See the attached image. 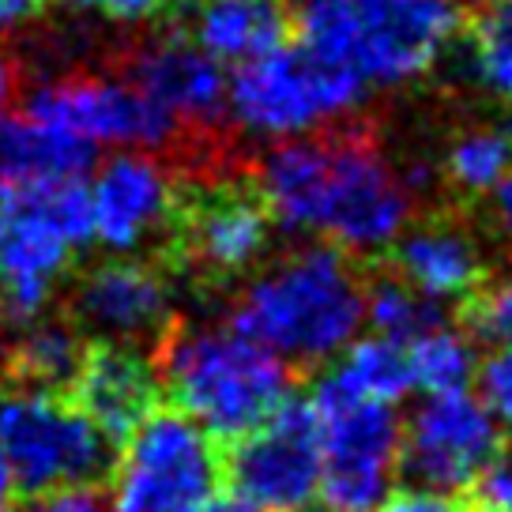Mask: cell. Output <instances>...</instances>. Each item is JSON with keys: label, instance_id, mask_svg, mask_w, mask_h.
<instances>
[{"label": "cell", "instance_id": "1", "mask_svg": "<svg viewBox=\"0 0 512 512\" xmlns=\"http://www.w3.org/2000/svg\"><path fill=\"white\" fill-rule=\"evenodd\" d=\"M366 320V279L343 249L313 245L253 279L230 309V328L283 362H324Z\"/></svg>", "mask_w": 512, "mask_h": 512}, {"label": "cell", "instance_id": "2", "mask_svg": "<svg viewBox=\"0 0 512 512\" xmlns=\"http://www.w3.org/2000/svg\"><path fill=\"white\" fill-rule=\"evenodd\" d=\"M159 388L219 441L256 430L290 396L287 362L234 328L170 324L155 343Z\"/></svg>", "mask_w": 512, "mask_h": 512}, {"label": "cell", "instance_id": "3", "mask_svg": "<svg viewBox=\"0 0 512 512\" xmlns=\"http://www.w3.org/2000/svg\"><path fill=\"white\" fill-rule=\"evenodd\" d=\"M464 0H305L298 46L362 83H403L430 68L464 31Z\"/></svg>", "mask_w": 512, "mask_h": 512}, {"label": "cell", "instance_id": "4", "mask_svg": "<svg viewBox=\"0 0 512 512\" xmlns=\"http://www.w3.org/2000/svg\"><path fill=\"white\" fill-rule=\"evenodd\" d=\"M91 245V204L83 177L38 181L0 200V324H31L80 249Z\"/></svg>", "mask_w": 512, "mask_h": 512}, {"label": "cell", "instance_id": "5", "mask_svg": "<svg viewBox=\"0 0 512 512\" xmlns=\"http://www.w3.org/2000/svg\"><path fill=\"white\" fill-rule=\"evenodd\" d=\"M113 441L64 392H0V460L23 494L87 486L110 475Z\"/></svg>", "mask_w": 512, "mask_h": 512}, {"label": "cell", "instance_id": "6", "mask_svg": "<svg viewBox=\"0 0 512 512\" xmlns=\"http://www.w3.org/2000/svg\"><path fill=\"white\" fill-rule=\"evenodd\" d=\"M272 215L256 181L223 177L204 166L200 177L177 181L174 223L166 234V268L189 272L211 287L230 283L268 253Z\"/></svg>", "mask_w": 512, "mask_h": 512}, {"label": "cell", "instance_id": "7", "mask_svg": "<svg viewBox=\"0 0 512 512\" xmlns=\"http://www.w3.org/2000/svg\"><path fill=\"white\" fill-rule=\"evenodd\" d=\"M27 117L68 136H80L91 147H117V151H151V155H200L189 132L177 117L147 98L136 83L121 72H95V68H64L42 80L27 95Z\"/></svg>", "mask_w": 512, "mask_h": 512}, {"label": "cell", "instance_id": "8", "mask_svg": "<svg viewBox=\"0 0 512 512\" xmlns=\"http://www.w3.org/2000/svg\"><path fill=\"white\" fill-rule=\"evenodd\" d=\"M320 426V486L328 512H377L400 471L403 426L392 403L347 392L328 373L313 388Z\"/></svg>", "mask_w": 512, "mask_h": 512}, {"label": "cell", "instance_id": "9", "mask_svg": "<svg viewBox=\"0 0 512 512\" xmlns=\"http://www.w3.org/2000/svg\"><path fill=\"white\" fill-rule=\"evenodd\" d=\"M223 452L181 411L151 415L117 445L110 464V512H181L219 490Z\"/></svg>", "mask_w": 512, "mask_h": 512}, {"label": "cell", "instance_id": "10", "mask_svg": "<svg viewBox=\"0 0 512 512\" xmlns=\"http://www.w3.org/2000/svg\"><path fill=\"white\" fill-rule=\"evenodd\" d=\"M366 83L351 68L313 57L302 46H279L238 64L226 83V110L245 132L294 136L324 117L351 110Z\"/></svg>", "mask_w": 512, "mask_h": 512}, {"label": "cell", "instance_id": "11", "mask_svg": "<svg viewBox=\"0 0 512 512\" xmlns=\"http://www.w3.org/2000/svg\"><path fill=\"white\" fill-rule=\"evenodd\" d=\"M407 219L411 192L366 132H332L317 234H328L343 253H381L400 238Z\"/></svg>", "mask_w": 512, "mask_h": 512}, {"label": "cell", "instance_id": "12", "mask_svg": "<svg viewBox=\"0 0 512 512\" xmlns=\"http://www.w3.org/2000/svg\"><path fill=\"white\" fill-rule=\"evenodd\" d=\"M113 72H121L147 98H155L170 117H177V125L189 132L204 166H219V136L230 117L223 64L211 61L189 34L170 27L121 49Z\"/></svg>", "mask_w": 512, "mask_h": 512}, {"label": "cell", "instance_id": "13", "mask_svg": "<svg viewBox=\"0 0 512 512\" xmlns=\"http://www.w3.org/2000/svg\"><path fill=\"white\" fill-rule=\"evenodd\" d=\"M223 475L234 494L260 512L305 509L320 486V426L313 400L290 392L272 418L234 441L230 456H223Z\"/></svg>", "mask_w": 512, "mask_h": 512}, {"label": "cell", "instance_id": "14", "mask_svg": "<svg viewBox=\"0 0 512 512\" xmlns=\"http://www.w3.org/2000/svg\"><path fill=\"white\" fill-rule=\"evenodd\" d=\"M501 448L497 418L467 388L433 392L400 437V471L418 490L456 494L490 464Z\"/></svg>", "mask_w": 512, "mask_h": 512}, {"label": "cell", "instance_id": "15", "mask_svg": "<svg viewBox=\"0 0 512 512\" xmlns=\"http://www.w3.org/2000/svg\"><path fill=\"white\" fill-rule=\"evenodd\" d=\"M68 320L83 336L102 343H159L162 332L174 324L170 268L140 256L98 260L72 283Z\"/></svg>", "mask_w": 512, "mask_h": 512}, {"label": "cell", "instance_id": "16", "mask_svg": "<svg viewBox=\"0 0 512 512\" xmlns=\"http://www.w3.org/2000/svg\"><path fill=\"white\" fill-rule=\"evenodd\" d=\"M91 241L113 256L140 253L147 241L170 234L177 177L151 151H117L87 181Z\"/></svg>", "mask_w": 512, "mask_h": 512}, {"label": "cell", "instance_id": "17", "mask_svg": "<svg viewBox=\"0 0 512 512\" xmlns=\"http://www.w3.org/2000/svg\"><path fill=\"white\" fill-rule=\"evenodd\" d=\"M159 396L155 362L128 343L91 339L68 381V400L110 437L113 448L159 407Z\"/></svg>", "mask_w": 512, "mask_h": 512}, {"label": "cell", "instance_id": "18", "mask_svg": "<svg viewBox=\"0 0 512 512\" xmlns=\"http://www.w3.org/2000/svg\"><path fill=\"white\" fill-rule=\"evenodd\" d=\"M170 27L189 34L219 64H245L287 46L294 31L290 0H181Z\"/></svg>", "mask_w": 512, "mask_h": 512}, {"label": "cell", "instance_id": "19", "mask_svg": "<svg viewBox=\"0 0 512 512\" xmlns=\"http://www.w3.org/2000/svg\"><path fill=\"white\" fill-rule=\"evenodd\" d=\"M396 275L433 302H467L486 283L482 256L464 230L433 223L411 230L392 256Z\"/></svg>", "mask_w": 512, "mask_h": 512}, {"label": "cell", "instance_id": "20", "mask_svg": "<svg viewBox=\"0 0 512 512\" xmlns=\"http://www.w3.org/2000/svg\"><path fill=\"white\" fill-rule=\"evenodd\" d=\"M95 162V147L49 128L34 117H8L0 113V200L8 192L57 181V177H83Z\"/></svg>", "mask_w": 512, "mask_h": 512}, {"label": "cell", "instance_id": "21", "mask_svg": "<svg viewBox=\"0 0 512 512\" xmlns=\"http://www.w3.org/2000/svg\"><path fill=\"white\" fill-rule=\"evenodd\" d=\"M87 339L68 317H38L31 324H19L16 339L4 351V366L27 388L61 392L68 388L72 373L80 366Z\"/></svg>", "mask_w": 512, "mask_h": 512}, {"label": "cell", "instance_id": "22", "mask_svg": "<svg viewBox=\"0 0 512 512\" xmlns=\"http://www.w3.org/2000/svg\"><path fill=\"white\" fill-rule=\"evenodd\" d=\"M336 384H343L347 392H358L366 400L396 403L403 400L415 381H411V358H407V343L384 336L358 339L347 358L328 373Z\"/></svg>", "mask_w": 512, "mask_h": 512}, {"label": "cell", "instance_id": "23", "mask_svg": "<svg viewBox=\"0 0 512 512\" xmlns=\"http://www.w3.org/2000/svg\"><path fill=\"white\" fill-rule=\"evenodd\" d=\"M366 320L369 328L384 339L411 343L422 332H430L437 324H445V309L415 287H407L400 275H377L366 287Z\"/></svg>", "mask_w": 512, "mask_h": 512}, {"label": "cell", "instance_id": "24", "mask_svg": "<svg viewBox=\"0 0 512 512\" xmlns=\"http://www.w3.org/2000/svg\"><path fill=\"white\" fill-rule=\"evenodd\" d=\"M467 57L482 87L512 95V0H482L464 19Z\"/></svg>", "mask_w": 512, "mask_h": 512}, {"label": "cell", "instance_id": "25", "mask_svg": "<svg viewBox=\"0 0 512 512\" xmlns=\"http://www.w3.org/2000/svg\"><path fill=\"white\" fill-rule=\"evenodd\" d=\"M407 358H411V381L415 388L426 392H452V388H467L471 373H475V354L460 332H452L445 324H437L430 332L407 343Z\"/></svg>", "mask_w": 512, "mask_h": 512}, {"label": "cell", "instance_id": "26", "mask_svg": "<svg viewBox=\"0 0 512 512\" xmlns=\"http://www.w3.org/2000/svg\"><path fill=\"white\" fill-rule=\"evenodd\" d=\"M512 170V140L494 128L467 132L448 151V181L464 192H490Z\"/></svg>", "mask_w": 512, "mask_h": 512}, {"label": "cell", "instance_id": "27", "mask_svg": "<svg viewBox=\"0 0 512 512\" xmlns=\"http://www.w3.org/2000/svg\"><path fill=\"white\" fill-rule=\"evenodd\" d=\"M464 328L467 336L482 347H512V275L486 279L464 302Z\"/></svg>", "mask_w": 512, "mask_h": 512}, {"label": "cell", "instance_id": "28", "mask_svg": "<svg viewBox=\"0 0 512 512\" xmlns=\"http://www.w3.org/2000/svg\"><path fill=\"white\" fill-rule=\"evenodd\" d=\"M68 12L102 16L117 27H151V23H174L181 0H57Z\"/></svg>", "mask_w": 512, "mask_h": 512}, {"label": "cell", "instance_id": "29", "mask_svg": "<svg viewBox=\"0 0 512 512\" xmlns=\"http://www.w3.org/2000/svg\"><path fill=\"white\" fill-rule=\"evenodd\" d=\"M467 494L479 512H512V448H497L494 460L471 479Z\"/></svg>", "mask_w": 512, "mask_h": 512}, {"label": "cell", "instance_id": "30", "mask_svg": "<svg viewBox=\"0 0 512 512\" xmlns=\"http://www.w3.org/2000/svg\"><path fill=\"white\" fill-rule=\"evenodd\" d=\"M479 388H482V403L490 407V415L512 430V347H497L482 362Z\"/></svg>", "mask_w": 512, "mask_h": 512}, {"label": "cell", "instance_id": "31", "mask_svg": "<svg viewBox=\"0 0 512 512\" xmlns=\"http://www.w3.org/2000/svg\"><path fill=\"white\" fill-rule=\"evenodd\" d=\"M31 512H110V501L98 494L95 482H87V486H61L38 494Z\"/></svg>", "mask_w": 512, "mask_h": 512}, {"label": "cell", "instance_id": "32", "mask_svg": "<svg viewBox=\"0 0 512 512\" xmlns=\"http://www.w3.org/2000/svg\"><path fill=\"white\" fill-rule=\"evenodd\" d=\"M381 512H467L452 494H437V490H403V494H388L377 505Z\"/></svg>", "mask_w": 512, "mask_h": 512}, {"label": "cell", "instance_id": "33", "mask_svg": "<svg viewBox=\"0 0 512 512\" xmlns=\"http://www.w3.org/2000/svg\"><path fill=\"white\" fill-rule=\"evenodd\" d=\"M46 12V0H0V34H16L31 27Z\"/></svg>", "mask_w": 512, "mask_h": 512}, {"label": "cell", "instance_id": "34", "mask_svg": "<svg viewBox=\"0 0 512 512\" xmlns=\"http://www.w3.org/2000/svg\"><path fill=\"white\" fill-rule=\"evenodd\" d=\"M19 80H23V72H19L16 53H8V49H0V113L8 110V102L16 98Z\"/></svg>", "mask_w": 512, "mask_h": 512}, {"label": "cell", "instance_id": "35", "mask_svg": "<svg viewBox=\"0 0 512 512\" xmlns=\"http://www.w3.org/2000/svg\"><path fill=\"white\" fill-rule=\"evenodd\" d=\"M181 512H260V509H253L245 497H238V494H208V497H200L196 505H189V509H181Z\"/></svg>", "mask_w": 512, "mask_h": 512}, {"label": "cell", "instance_id": "36", "mask_svg": "<svg viewBox=\"0 0 512 512\" xmlns=\"http://www.w3.org/2000/svg\"><path fill=\"white\" fill-rule=\"evenodd\" d=\"M494 208H497V223H501V230L512 238V170L501 181L494 185Z\"/></svg>", "mask_w": 512, "mask_h": 512}, {"label": "cell", "instance_id": "37", "mask_svg": "<svg viewBox=\"0 0 512 512\" xmlns=\"http://www.w3.org/2000/svg\"><path fill=\"white\" fill-rule=\"evenodd\" d=\"M12 490H16V486H12V475H8V467H4V460H0V501H8Z\"/></svg>", "mask_w": 512, "mask_h": 512}, {"label": "cell", "instance_id": "38", "mask_svg": "<svg viewBox=\"0 0 512 512\" xmlns=\"http://www.w3.org/2000/svg\"><path fill=\"white\" fill-rule=\"evenodd\" d=\"M4 373H8V366H4V347H0V384H4Z\"/></svg>", "mask_w": 512, "mask_h": 512}, {"label": "cell", "instance_id": "39", "mask_svg": "<svg viewBox=\"0 0 512 512\" xmlns=\"http://www.w3.org/2000/svg\"><path fill=\"white\" fill-rule=\"evenodd\" d=\"M0 512H16V509H8V501H0Z\"/></svg>", "mask_w": 512, "mask_h": 512}]
</instances>
